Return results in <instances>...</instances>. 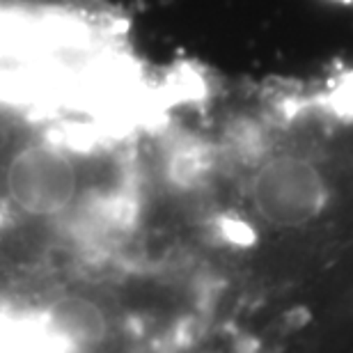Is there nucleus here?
<instances>
[{
  "label": "nucleus",
  "mask_w": 353,
  "mask_h": 353,
  "mask_svg": "<svg viewBox=\"0 0 353 353\" xmlns=\"http://www.w3.org/2000/svg\"><path fill=\"white\" fill-rule=\"evenodd\" d=\"M79 172L55 147L30 145L14 154L7 168V193L30 216H55L74 202Z\"/></svg>",
  "instance_id": "1"
},
{
  "label": "nucleus",
  "mask_w": 353,
  "mask_h": 353,
  "mask_svg": "<svg viewBox=\"0 0 353 353\" xmlns=\"http://www.w3.org/2000/svg\"><path fill=\"white\" fill-rule=\"evenodd\" d=\"M48 328L67 347L90 351L110 333L103 307L85 296H62L48 310Z\"/></svg>",
  "instance_id": "2"
}]
</instances>
